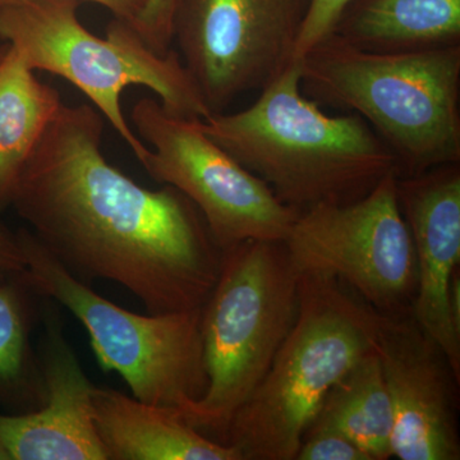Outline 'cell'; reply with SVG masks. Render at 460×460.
Instances as JSON below:
<instances>
[{
  "label": "cell",
  "mask_w": 460,
  "mask_h": 460,
  "mask_svg": "<svg viewBox=\"0 0 460 460\" xmlns=\"http://www.w3.org/2000/svg\"><path fill=\"white\" fill-rule=\"evenodd\" d=\"M104 117L62 104L17 181L11 206L77 279H107L148 314L201 308L223 251L180 190H148L105 159Z\"/></svg>",
  "instance_id": "6da1fadb"
},
{
  "label": "cell",
  "mask_w": 460,
  "mask_h": 460,
  "mask_svg": "<svg viewBox=\"0 0 460 460\" xmlns=\"http://www.w3.org/2000/svg\"><path fill=\"white\" fill-rule=\"evenodd\" d=\"M299 274L284 242L244 241L223 251L202 305L208 386L181 414L222 441L230 420L270 368L298 311Z\"/></svg>",
  "instance_id": "8992f818"
},
{
  "label": "cell",
  "mask_w": 460,
  "mask_h": 460,
  "mask_svg": "<svg viewBox=\"0 0 460 460\" xmlns=\"http://www.w3.org/2000/svg\"><path fill=\"white\" fill-rule=\"evenodd\" d=\"M296 460H371L348 436L328 426L307 429Z\"/></svg>",
  "instance_id": "d6986e66"
},
{
  "label": "cell",
  "mask_w": 460,
  "mask_h": 460,
  "mask_svg": "<svg viewBox=\"0 0 460 460\" xmlns=\"http://www.w3.org/2000/svg\"><path fill=\"white\" fill-rule=\"evenodd\" d=\"M21 2H30V0H0V7ZM72 2H86L102 5V7L107 8L114 18L129 23L137 30L138 22H140L148 0H72Z\"/></svg>",
  "instance_id": "603a6c76"
},
{
  "label": "cell",
  "mask_w": 460,
  "mask_h": 460,
  "mask_svg": "<svg viewBox=\"0 0 460 460\" xmlns=\"http://www.w3.org/2000/svg\"><path fill=\"white\" fill-rule=\"evenodd\" d=\"M7 50H8V44L0 45V59H2L3 57H4V54L7 53Z\"/></svg>",
  "instance_id": "d4e9b609"
},
{
  "label": "cell",
  "mask_w": 460,
  "mask_h": 460,
  "mask_svg": "<svg viewBox=\"0 0 460 460\" xmlns=\"http://www.w3.org/2000/svg\"><path fill=\"white\" fill-rule=\"evenodd\" d=\"M334 33L370 53L458 47L460 0H352Z\"/></svg>",
  "instance_id": "9a60e30c"
},
{
  "label": "cell",
  "mask_w": 460,
  "mask_h": 460,
  "mask_svg": "<svg viewBox=\"0 0 460 460\" xmlns=\"http://www.w3.org/2000/svg\"><path fill=\"white\" fill-rule=\"evenodd\" d=\"M40 368L41 407L0 413V445L9 460H109L93 422V385L54 314L47 319Z\"/></svg>",
  "instance_id": "4fadbf2b"
},
{
  "label": "cell",
  "mask_w": 460,
  "mask_h": 460,
  "mask_svg": "<svg viewBox=\"0 0 460 460\" xmlns=\"http://www.w3.org/2000/svg\"><path fill=\"white\" fill-rule=\"evenodd\" d=\"M298 60L302 93L363 118L394 155L398 177L460 163V45L380 54L332 33Z\"/></svg>",
  "instance_id": "3957f363"
},
{
  "label": "cell",
  "mask_w": 460,
  "mask_h": 460,
  "mask_svg": "<svg viewBox=\"0 0 460 460\" xmlns=\"http://www.w3.org/2000/svg\"><path fill=\"white\" fill-rule=\"evenodd\" d=\"M352 0H311L307 16L299 32L295 59L304 57L311 48L334 33L339 20Z\"/></svg>",
  "instance_id": "ffe728a7"
},
{
  "label": "cell",
  "mask_w": 460,
  "mask_h": 460,
  "mask_svg": "<svg viewBox=\"0 0 460 460\" xmlns=\"http://www.w3.org/2000/svg\"><path fill=\"white\" fill-rule=\"evenodd\" d=\"M180 0H148L138 22L137 31L157 54L172 50V20Z\"/></svg>",
  "instance_id": "44dd1931"
},
{
  "label": "cell",
  "mask_w": 460,
  "mask_h": 460,
  "mask_svg": "<svg viewBox=\"0 0 460 460\" xmlns=\"http://www.w3.org/2000/svg\"><path fill=\"white\" fill-rule=\"evenodd\" d=\"M17 233L26 260L21 279L77 317L100 367L117 372L133 398L183 411L204 395L202 307L148 314L124 310L66 270L30 230Z\"/></svg>",
  "instance_id": "52a82bcc"
},
{
  "label": "cell",
  "mask_w": 460,
  "mask_h": 460,
  "mask_svg": "<svg viewBox=\"0 0 460 460\" xmlns=\"http://www.w3.org/2000/svg\"><path fill=\"white\" fill-rule=\"evenodd\" d=\"M199 127L298 215L357 201L390 172L398 174L392 151L363 118L323 113L302 93L299 60L250 108L210 114Z\"/></svg>",
  "instance_id": "7a4b0ae2"
},
{
  "label": "cell",
  "mask_w": 460,
  "mask_h": 460,
  "mask_svg": "<svg viewBox=\"0 0 460 460\" xmlns=\"http://www.w3.org/2000/svg\"><path fill=\"white\" fill-rule=\"evenodd\" d=\"M91 402L109 460H241L234 447L202 434L174 408L96 386Z\"/></svg>",
  "instance_id": "5bb4252c"
},
{
  "label": "cell",
  "mask_w": 460,
  "mask_h": 460,
  "mask_svg": "<svg viewBox=\"0 0 460 460\" xmlns=\"http://www.w3.org/2000/svg\"><path fill=\"white\" fill-rule=\"evenodd\" d=\"M78 5L72 0L2 5L0 40L33 71L59 75L83 91L138 162L148 147L123 113L124 90L147 87L166 111L190 119L211 114L178 51L157 54L135 27L117 18L109 23L107 38H99L81 23Z\"/></svg>",
  "instance_id": "5b68a950"
},
{
  "label": "cell",
  "mask_w": 460,
  "mask_h": 460,
  "mask_svg": "<svg viewBox=\"0 0 460 460\" xmlns=\"http://www.w3.org/2000/svg\"><path fill=\"white\" fill-rule=\"evenodd\" d=\"M396 198L419 270L411 316L460 378V332L449 308L450 281L460 263V163L396 178Z\"/></svg>",
  "instance_id": "7c38bea8"
},
{
  "label": "cell",
  "mask_w": 460,
  "mask_h": 460,
  "mask_svg": "<svg viewBox=\"0 0 460 460\" xmlns=\"http://www.w3.org/2000/svg\"><path fill=\"white\" fill-rule=\"evenodd\" d=\"M131 123L148 147L140 164L157 183L180 190L196 205L220 250L244 241H286L298 214L208 137L199 119L142 98L132 107Z\"/></svg>",
  "instance_id": "ba28073f"
},
{
  "label": "cell",
  "mask_w": 460,
  "mask_h": 460,
  "mask_svg": "<svg viewBox=\"0 0 460 460\" xmlns=\"http://www.w3.org/2000/svg\"><path fill=\"white\" fill-rule=\"evenodd\" d=\"M62 104L59 93L8 45L0 59V213L11 206L27 160Z\"/></svg>",
  "instance_id": "2e32d148"
},
{
  "label": "cell",
  "mask_w": 460,
  "mask_h": 460,
  "mask_svg": "<svg viewBox=\"0 0 460 460\" xmlns=\"http://www.w3.org/2000/svg\"><path fill=\"white\" fill-rule=\"evenodd\" d=\"M311 0H180L172 42L210 109L224 113L295 59Z\"/></svg>",
  "instance_id": "30bf717a"
},
{
  "label": "cell",
  "mask_w": 460,
  "mask_h": 460,
  "mask_svg": "<svg viewBox=\"0 0 460 460\" xmlns=\"http://www.w3.org/2000/svg\"><path fill=\"white\" fill-rule=\"evenodd\" d=\"M376 353L394 411L393 456L459 460V386L444 350L410 313H378Z\"/></svg>",
  "instance_id": "8fae6325"
},
{
  "label": "cell",
  "mask_w": 460,
  "mask_h": 460,
  "mask_svg": "<svg viewBox=\"0 0 460 460\" xmlns=\"http://www.w3.org/2000/svg\"><path fill=\"white\" fill-rule=\"evenodd\" d=\"M396 172L365 198L296 217L284 243L296 272L335 278L377 313H410L416 252L396 198Z\"/></svg>",
  "instance_id": "9c48e42d"
},
{
  "label": "cell",
  "mask_w": 460,
  "mask_h": 460,
  "mask_svg": "<svg viewBox=\"0 0 460 460\" xmlns=\"http://www.w3.org/2000/svg\"><path fill=\"white\" fill-rule=\"evenodd\" d=\"M29 289L21 275H0V402L33 404L38 410L45 386L30 345Z\"/></svg>",
  "instance_id": "ac0fdd59"
},
{
  "label": "cell",
  "mask_w": 460,
  "mask_h": 460,
  "mask_svg": "<svg viewBox=\"0 0 460 460\" xmlns=\"http://www.w3.org/2000/svg\"><path fill=\"white\" fill-rule=\"evenodd\" d=\"M25 269V253L18 233L0 223V275H21Z\"/></svg>",
  "instance_id": "7402d4cb"
},
{
  "label": "cell",
  "mask_w": 460,
  "mask_h": 460,
  "mask_svg": "<svg viewBox=\"0 0 460 460\" xmlns=\"http://www.w3.org/2000/svg\"><path fill=\"white\" fill-rule=\"evenodd\" d=\"M313 423L338 429L371 460L393 458L394 411L376 350L332 387Z\"/></svg>",
  "instance_id": "e0dca14e"
},
{
  "label": "cell",
  "mask_w": 460,
  "mask_h": 460,
  "mask_svg": "<svg viewBox=\"0 0 460 460\" xmlns=\"http://www.w3.org/2000/svg\"><path fill=\"white\" fill-rule=\"evenodd\" d=\"M0 460H9L7 453L3 449L2 445H0Z\"/></svg>",
  "instance_id": "484cf974"
},
{
  "label": "cell",
  "mask_w": 460,
  "mask_h": 460,
  "mask_svg": "<svg viewBox=\"0 0 460 460\" xmlns=\"http://www.w3.org/2000/svg\"><path fill=\"white\" fill-rule=\"evenodd\" d=\"M378 313L335 278L299 275L298 311L220 443L241 460H296L332 387L376 350Z\"/></svg>",
  "instance_id": "277c9868"
},
{
  "label": "cell",
  "mask_w": 460,
  "mask_h": 460,
  "mask_svg": "<svg viewBox=\"0 0 460 460\" xmlns=\"http://www.w3.org/2000/svg\"><path fill=\"white\" fill-rule=\"evenodd\" d=\"M449 308L454 326L460 332V270L456 272L450 281Z\"/></svg>",
  "instance_id": "cb8c5ba5"
}]
</instances>
